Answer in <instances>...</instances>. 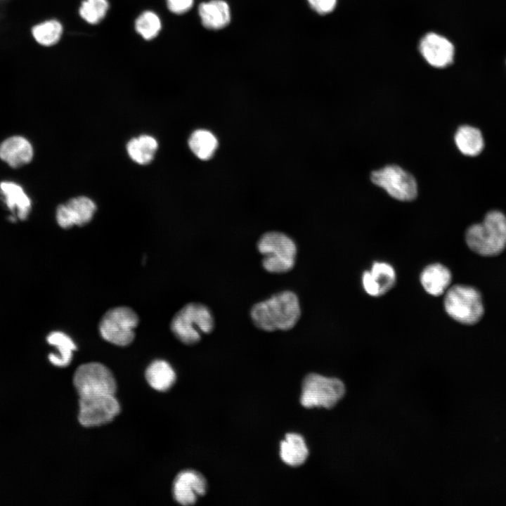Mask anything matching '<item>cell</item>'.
Returning <instances> with one entry per match:
<instances>
[{
	"mask_svg": "<svg viewBox=\"0 0 506 506\" xmlns=\"http://www.w3.org/2000/svg\"><path fill=\"white\" fill-rule=\"evenodd\" d=\"M108 8L107 0H84L79 8V14L87 22L96 24L105 17Z\"/></svg>",
	"mask_w": 506,
	"mask_h": 506,
	"instance_id": "27",
	"label": "cell"
},
{
	"mask_svg": "<svg viewBox=\"0 0 506 506\" xmlns=\"http://www.w3.org/2000/svg\"><path fill=\"white\" fill-rule=\"evenodd\" d=\"M169 9L176 14H182L189 11L193 4V0H167Z\"/></svg>",
	"mask_w": 506,
	"mask_h": 506,
	"instance_id": "29",
	"label": "cell"
},
{
	"mask_svg": "<svg viewBox=\"0 0 506 506\" xmlns=\"http://www.w3.org/2000/svg\"><path fill=\"white\" fill-rule=\"evenodd\" d=\"M139 318L137 313L128 306L110 309L102 316L98 331L105 341L119 346L130 344L134 339V329Z\"/></svg>",
	"mask_w": 506,
	"mask_h": 506,
	"instance_id": "7",
	"label": "cell"
},
{
	"mask_svg": "<svg viewBox=\"0 0 506 506\" xmlns=\"http://www.w3.org/2000/svg\"><path fill=\"white\" fill-rule=\"evenodd\" d=\"M1 193L6 206L11 211H16L18 217L25 219L31 209V202L22 188L13 182H1Z\"/></svg>",
	"mask_w": 506,
	"mask_h": 506,
	"instance_id": "19",
	"label": "cell"
},
{
	"mask_svg": "<svg viewBox=\"0 0 506 506\" xmlns=\"http://www.w3.org/2000/svg\"><path fill=\"white\" fill-rule=\"evenodd\" d=\"M46 339L50 344L55 346L58 349L59 354H49L48 359L50 362L59 367L68 365L72 358V352L77 349L72 339L67 335L60 331L50 332Z\"/></svg>",
	"mask_w": 506,
	"mask_h": 506,
	"instance_id": "23",
	"label": "cell"
},
{
	"mask_svg": "<svg viewBox=\"0 0 506 506\" xmlns=\"http://www.w3.org/2000/svg\"><path fill=\"white\" fill-rule=\"evenodd\" d=\"M215 320L206 305L190 302L184 305L173 316L170 330L174 337L186 345L198 343L202 335L213 332Z\"/></svg>",
	"mask_w": 506,
	"mask_h": 506,
	"instance_id": "3",
	"label": "cell"
},
{
	"mask_svg": "<svg viewBox=\"0 0 506 506\" xmlns=\"http://www.w3.org/2000/svg\"><path fill=\"white\" fill-rule=\"evenodd\" d=\"M420 48L424 58L432 66L444 67L453 61V44L437 34L429 33L425 35L420 42Z\"/></svg>",
	"mask_w": 506,
	"mask_h": 506,
	"instance_id": "14",
	"label": "cell"
},
{
	"mask_svg": "<svg viewBox=\"0 0 506 506\" xmlns=\"http://www.w3.org/2000/svg\"><path fill=\"white\" fill-rule=\"evenodd\" d=\"M249 316L254 326L262 331L290 330L301 316L299 297L291 290L278 292L254 304Z\"/></svg>",
	"mask_w": 506,
	"mask_h": 506,
	"instance_id": "1",
	"label": "cell"
},
{
	"mask_svg": "<svg viewBox=\"0 0 506 506\" xmlns=\"http://www.w3.org/2000/svg\"><path fill=\"white\" fill-rule=\"evenodd\" d=\"M444 294L445 311L454 320L464 325H473L481 318L482 299L474 287L455 285L449 287Z\"/></svg>",
	"mask_w": 506,
	"mask_h": 506,
	"instance_id": "5",
	"label": "cell"
},
{
	"mask_svg": "<svg viewBox=\"0 0 506 506\" xmlns=\"http://www.w3.org/2000/svg\"><path fill=\"white\" fill-rule=\"evenodd\" d=\"M311 8L320 14L331 12L335 7L337 0H307Z\"/></svg>",
	"mask_w": 506,
	"mask_h": 506,
	"instance_id": "28",
	"label": "cell"
},
{
	"mask_svg": "<svg viewBox=\"0 0 506 506\" xmlns=\"http://www.w3.org/2000/svg\"><path fill=\"white\" fill-rule=\"evenodd\" d=\"M145 378L152 388L165 391L174 384L176 374L169 363L164 360H155L147 368Z\"/></svg>",
	"mask_w": 506,
	"mask_h": 506,
	"instance_id": "20",
	"label": "cell"
},
{
	"mask_svg": "<svg viewBox=\"0 0 506 506\" xmlns=\"http://www.w3.org/2000/svg\"><path fill=\"white\" fill-rule=\"evenodd\" d=\"M280 456L285 464L292 467L304 463L309 456L304 439L296 433L287 434L280 445Z\"/></svg>",
	"mask_w": 506,
	"mask_h": 506,
	"instance_id": "18",
	"label": "cell"
},
{
	"mask_svg": "<svg viewBox=\"0 0 506 506\" xmlns=\"http://www.w3.org/2000/svg\"><path fill=\"white\" fill-rule=\"evenodd\" d=\"M157 148L156 139L149 135L134 138L126 145V150L131 159L140 164L150 163L153 160Z\"/></svg>",
	"mask_w": 506,
	"mask_h": 506,
	"instance_id": "22",
	"label": "cell"
},
{
	"mask_svg": "<svg viewBox=\"0 0 506 506\" xmlns=\"http://www.w3.org/2000/svg\"><path fill=\"white\" fill-rule=\"evenodd\" d=\"M372 183L381 188L393 198L410 201L417 195V183L414 177L396 165H388L371 174Z\"/></svg>",
	"mask_w": 506,
	"mask_h": 506,
	"instance_id": "9",
	"label": "cell"
},
{
	"mask_svg": "<svg viewBox=\"0 0 506 506\" xmlns=\"http://www.w3.org/2000/svg\"><path fill=\"white\" fill-rule=\"evenodd\" d=\"M73 382L79 396L115 395L117 389L116 381L111 371L97 362L79 366L74 374Z\"/></svg>",
	"mask_w": 506,
	"mask_h": 506,
	"instance_id": "8",
	"label": "cell"
},
{
	"mask_svg": "<svg viewBox=\"0 0 506 506\" xmlns=\"http://www.w3.org/2000/svg\"><path fill=\"white\" fill-rule=\"evenodd\" d=\"M467 246L481 256H495L506 247V216L500 211L486 214L482 222L469 226L465 234Z\"/></svg>",
	"mask_w": 506,
	"mask_h": 506,
	"instance_id": "2",
	"label": "cell"
},
{
	"mask_svg": "<svg viewBox=\"0 0 506 506\" xmlns=\"http://www.w3.org/2000/svg\"><path fill=\"white\" fill-rule=\"evenodd\" d=\"M199 15L204 27L219 30L230 22L231 13L228 4L223 0H212L200 4Z\"/></svg>",
	"mask_w": 506,
	"mask_h": 506,
	"instance_id": "17",
	"label": "cell"
},
{
	"mask_svg": "<svg viewBox=\"0 0 506 506\" xmlns=\"http://www.w3.org/2000/svg\"><path fill=\"white\" fill-rule=\"evenodd\" d=\"M344 394L345 387L340 379L310 373L303 380L300 403L306 408H331Z\"/></svg>",
	"mask_w": 506,
	"mask_h": 506,
	"instance_id": "6",
	"label": "cell"
},
{
	"mask_svg": "<svg viewBox=\"0 0 506 506\" xmlns=\"http://www.w3.org/2000/svg\"><path fill=\"white\" fill-rule=\"evenodd\" d=\"M455 142L459 150L468 156L479 155L484 148V138L481 131L473 126L464 125L457 130Z\"/></svg>",
	"mask_w": 506,
	"mask_h": 506,
	"instance_id": "21",
	"label": "cell"
},
{
	"mask_svg": "<svg viewBox=\"0 0 506 506\" xmlns=\"http://www.w3.org/2000/svg\"><path fill=\"white\" fill-rule=\"evenodd\" d=\"M32 157V147L23 137H10L0 145V158L12 167L17 168L30 162Z\"/></svg>",
	"mask_w": 506,
	"mask_h": 506,
	"instance_id": "16",
	"label": "cell"
},
{
	"mask_svg": "<svg viewBox=\"0 0 506 506\" xmlns=\"http://www.w3.org/2000/svg\"><path fill=\"white\" fill-rule=\"evenodd\" d=\"M119 411V404L113 394L79 396L78 419L84 427L106 424L112 420Z\"/></svg>",
	"mask_w": 506,
	"mask_h": 506,
	"instance_id": "10",
	"label": "cell"
},
{
	"mask_svg": "<svg viewBox=\"0 0 506 506\" xmlns=\"http://www.w3.org/2000/svg\"><path fill=\"white\" fill-rule=\"evenodd\" d=\"M188 145L197 157L207 160L214 155L218 146V141L209 131L197 129L190 135Z\"/></svg>",
	"mask_w": 506,
	"mask_h": 506,
	"instance_id": "24",
	"label": "cell"
},
{
	"mask_svg": "<svg viewBox=\"0 0 506 506\" xmlns=\"http://www.w3.org/2000/svg\"><path fill=\"white\" fill-rule=\"evenodd\" d=\"M63 32L60 23L56 20H48L35 26L32 34L36 41L44 46H51L58 42Z\"/></svg>",
	"mask_w": 506,
	"mask_h": 506,
	"instance_id": "25",
	"label": "cell"
},
{
	"mask_svg": "<svg viewBox=\"0 0 506 506\" xmlns=\"http://www.w3.org/2000/svg\"><path fill=\"white\" fill-rule=\"evenodd\" d=\"M257 249L262 255L261 265L271 273H285L295 266L297 247L290 236L279 231H268L259 238Z\"/></svg>",
	"mask_w": 506,
	"mask_h": 506,
	"instance_id": "4",
	"label": "cell"
},
{
	"mask_svg": "<svg viewBox=\"0 0 506 506\" xmlns=\"http://www.w3.org/2000/svg\"><path fill=\"white\" fill-rule=\"evenodd\" d=\"M207 484L205 477L198 472L185 470L176 476L173 484L175 500L182 505H190L205 494Z\"/></svg>",
	"mask_w": 506,
	"mask_h": 506,
	"instance_id": "13",
	"label": "cell"
},
{
	"mask_svg": "<svg viewBox=\"0 0 506 506\" xmlns=\"http://www.w3.org/2000/svg\"><path fill=\"white\" fill-rule=\"evenodd\" d=\"M96 206L93 201L85 196L70 199L60 205L56 210V220L63 228H70L76 225L82 226L92 219Z\"/></svg>",
	"mask_w": 506,
	"mask_h": 506,
	"instance_id": "11",
	"label": "cell"
},
{
	"mask_svg": "<svg viewBox=\"0 0 506 506\" xmlns=\"http://www.w3.org/2000/svg\"><path fill=\"white\" fill-rule=\"evenodd\" d=\"M136 31L147 40L155 37L161 29V22L158 16L152 11L143 13L136 20Z\"/></svg>",
	"mask_w": 506,
	"mask_h": 506,
	"instance_id": "26",
	"label": "cell"
},
{
	"mask_svg": "<svg viewBox=\"0 0 506 506\" xmlns=\"http://www.w3.org/2000/svg\"><path fill=\"white\" fill-rule=\"evenodd\" d=\"M452 279L450 270L440 263L427 265L421 271L420 282L424 290L431 296L439 297L447 291Z\"/></svg>",
	"mask_w": 506,
	"mask_h": 506,
	"instance_id": "15",
	"label": "cell"
},
{
	"mask_svg": "<svg viewBox=\"0 0 506 506\" xmlns=\"http://www.w3.org/2000/svg\"><path fill=\"white\" fill-rule=\"evenodd\" d=\"M361 280L364 291L371 297H378L394 287L396 282V273L390 264L375 261L369 271H363Z\"/></svg>",
	"mask_w": 506,
	"mask_h": 506,
	"instance_id": "12",
	"label": "cell"
}]
</instances>
